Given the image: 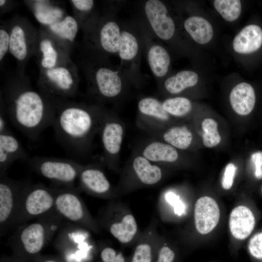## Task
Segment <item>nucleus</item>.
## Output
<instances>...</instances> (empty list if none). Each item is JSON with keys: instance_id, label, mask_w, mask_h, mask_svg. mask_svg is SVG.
Returning <instances> with one entry per match:
<instances>
[{"instance_id": "nucleus-38", "label": "nucleus", "mask_w": 262, "mask_h": 262, "mask_svg": "<svg viewBox=\"0 0 262 262\" xmlns=\"http://www.w3.org/2000/svg\"><path fill=\"white\" fill-rule=\"evenodd\" d=\"M70 2L78 16L88 14L95 6V2L92 0H72Z\"/></svg>"}, {"instance_id": "nucleus-7", "label": "nucleus", "mask_w": 262, "mask_h": 262, "mask_svg": "<svg viewBox=\"0 0 262 262\" xmlns=\"http://www.w3.org/2000/svg\"><path fill=\"white\" fill-rule=\"evenodd\" d=\"M55 190V209L66 221L95 232L98 225L90 216L75 186H53Z\"/></svg>"}, {"instance_id": "nucleus-32", "label": "nucleus", "mask_w": 262, "mask_h": 262, "mask_svg": "<svg viewBox=\"0 0 262 262\" xmlns=\"http://www.w3.org/2000/svg\"><path fill=\"white\" fill-rule=\"evenodd\" d=\"M138 108L142 114L161 121H167L169 118V114L164 109L162 103L154 98H142L138 103Z\"/></svg>"}, {"instance_id": "nucleus-9", "label": "nucleus", "mask_w": 262, "mask_h": 262, "mask_svg": "<svg viewBox=\"0 0 262 262\" xmlns=\"http://www.w3.org/2000/svg\"><path fill=\"white\" fill-rule=\"evenodd\" d=\"M9 52L20 64L37 51L39 33L25 18L16 17L9 25Z\"/></svg>"}, {"instance_id": "nucleus-40", "label": "nucleus", "mask_w": 262, "mask_h": 262, "mask_svg": "<svg viewBox=\"0 0 262 262\" xmlns=\"http://www.w3.org/2000/svg\"><path fill=\"white\" fill-rule=\"evenodd\" d=\"M236 169L237 167L233 163H229L226 165L221 182L224 189L229 190L232 187Z\"/></svg>"}, {"instance_id": "nucleus-8", "label": "nucleus", "mask_w": 262, "mask_h": 262, "mask_svg": "<svg viewBox=\"0 0 262 262\" xmlns=\"http://www.w3.org/2000/svg\"><path fill=\"white\" fill-rule=\"evenodd\" d=\"M55 209V190L43 183L31 184L20 206L14 227L38 218Z\"/></svg>"}, {"instance_id": "nucleus-14", "label": "nucleus", "mask_w": 262, "mask_h": 262, "mask_svg": "<svg viewBox=\"0 0 262 262\" xmlns=\"http://www.w3.org/2000/svg\"><path fill=\"white\" fill-rule=\"evenodd\" d=\"M220 217V209L212 197L204 196L196 201L194 209L195 224L201 234L209 233L217 225Z\"/></svg>"}, {"instance_id": "nucleus-16", "label": "nucleus", "mask_w": 262, "mask_h": 262, "mask_svg": "<svg viewBox=\"0 0 262 262\" xmlns=\"http://www.w3.org/2000/svg\"><path fill=\"white\" fill-rule=\"evenodd\" d=\"M29 158L27 152L11 131L0 134V174H6L15 161L27 162Z\"/></svg>"}, {"instance_id": "nucleus-2", "label": "nucleus", "mask_w": 262, "mask_h": 262, "mask_svg": "<svg viewBox=\"0 0 262 262\" xmlns=\"http://www.w3.org/2000/svg\"><path fill=\"white\" fill-rule=\"evenodd\" d=\"M55 102L52 127L57 139L73 153L82 154L100 128L103 113L97 107L68 99Z\"/></svg>"}, {"instance_id": "nucleus-17", "label": "nucleus", "mask_w": 262, "mask_h": 262, "mask_svg": "<svg viewBox=\"0 0 262 262\" xmlns=\"http://www.w3.org/2000/svg\"><path fill=\"white\" fill-rule=\"evenodd\" d=\"M103 114L100 129L103 147L107 159L120 151L123 140L122 126Z\"/></svg>"}, {"instance_id": "nucleus-44", "label": "nucleus", "mask_w": 262, "mask_h": 262, "mask_svg": "<svg viewBox=\"0 0 262 262\" xmlns=\"http://www.w3.org/2000/svg\"><path fill=\"white\" fill-rule=\"evenodd\" d=\"M251 160L255 167V175L257 178H262V152L258 151L251 155Z\"/></svg>"}, {"instance_id": "nucleus-35", "label": "nucleus", "mask_w": 262, "mask_h": 262, "mask_svg": "<svg viewBox=\"0 0 262 262\" xmlns=\"http://www.w3.org/2000/svg\"><path fill=\"white\" fill-rule=\"evenodd\" d=\"M217 123L213 119L205 118L202 122L204 131L202 136L203 143L207 147H213L218 145L221 137L218 131Z\"/></svg>"}, {"instance_id": "nucleus-23", "label": "nucleus", "mask_w": 262, "mask_h": 262, "mask_svg": "<svg viewBox=\"0 0 262 262\" xmlns=\"http://www.w3.org/2000/svg\"><path fill=\"white\" fill-rule=\"evenodd\" d=\"M121 30L115 20H108L100 26L98 33V42L102 50L110 54L118 53Z\"/></svg>"}, {"instance_id": "nucleus-13", "label": "nucleus", "mask_w": 262, "mask_h": 262, "mask_svg": "<svg viewBox=\"0 0 262 262\" xmlns=\"http://www.w3.org/2000/svg\"><path fill=\"white\" fill-rule=\"evenodd\" d=\"M93 82L98 94L106 99L117 96L122 89V81L118 72L106 65H99L93 70Z\"/></svg>"}, {"instance_id": "nucleus-18", "label": "nucleus", "mask_w": 262, "mask_h": 262, "mask_svg": "<svg viewBox=\"0 0 262 262\" xmlns=\"http://www.w3.org/2000/svg\"><path fill=\"white\" fill-rule=\"evenodd\" d=\"M255 225V218L246 206L239 205L231 212L229 228L232 235L238 240H244L251 233Z\"/></svg>"}, {"instance_id": "nucleus-25", "label": "nucleus", "mask_w": 262, "mask_h": 262, "mask_svg": "<svg viewBox=\"0 0 262 262\" xmlns=\"http://www.w3.org/2000/svg\"><path fill=\"white\" fill-rule=\"evenodd\" d=\"M184 27L192 38L199 44H207L213 37L212 25L202 17L192 16L187 18L184 21Z\"/></svg>"}, {"instance_id": "nucleus-28", "label": "nucleus", "mask_w": 262, "mask_h": 262, "mask_svg": "<svg viewBox=\"0 0 262 262\" xmlns=\"http://www.w3.org/2000/svg\"><path fill=\"white\" fill-rule=\"evenodd\" d=\"M143 156L150 161L158 162H174L179 156L174 147L158 141L153 142L146 147Z\"/></svg>"}, {"instance_id": "nucleus-19", "label": "nucleus", "mask_w": 262, "mask_h": 262, "mask_svg": "<svg viewBox=\"0 0 262 262\" xmlns=\"http://www.w3.org/2000/svg\"><path fill=\"white\" fill-rule=\"evenodd\" d=\"M100 223L107 226L111 234L122 244L130 242L137 231L136 220L130 213L126 214L119 220H116L102 216Z\"/></svg>"}, {"instance_id": "nucleus-12", "label": "nucleus", "mask_w": 262, "mask_h": 262, "mask_svg": "<svg viewBox=\"0 0 262 262\" xmlns=\"http://www.w3.org/2000/svg\"><path fill=\"white\" fill-rule=\"evenodd\" d=\"M144 11L152 29L159 38L168 40L173 36L175 23L163 2L159 0H147Z\"/></svg>"}, {"instance_id": "nucleus-48", "label": "nucleus", "mask_w": 262, "mask_h": 262, "mask_svg": "<svg viewBox=\"0 0 262 262\" xmlns=\"http://www.w3.org/2000/svg\"></svg>"}, {"instance_id": "nucleus-43", "label": "nucleus", "mask_w": 262, "mask_h": 262, "mask_svg": "<svg viewBox=\"0 0 262 262\" xmlns=\"http://www.w3.org/2000/svg\"><path fill=\"white\" fill-rule=\"evenodd\" d=\"M166 198L167 201L174 206L175 213L180 215L184 211V206L179 200L178 196L173 193H170L167 195Z\"/></svg>"}, {"instance_id": "nucleus-15", "label": "nucleus", "mask_w": 262, "mask_h": 262, "mask_svg": "<svg viewBox=\"0 0 262 262\" xmlns=\"http://www.w3.org/2000/svg\"><path fill=\"white\" fill-rule=\"evenodd\" d=\"M79 190L91 194L104 196L111 190V184L104 173L92 166L82 165L78 177Z\"/></svg>"}, {"instance_id": "nucleus-39", "label": "nucleus", "mask_w": 262, "mask_h": 262, "mask_svg": "<svg viewBox=\"0 0 262 262\" xmlns=\"http://www.w3.org/2000/svg\"><path fill=\"white\" fill-rule=\"evenodd\" d=\"M9 27L1 26L0 28V61L1 62L5 55L9 51Z\"/></svg>"}, {"instance_id": "nucleus-41", "label": "nucleus", "mask_w": 262, "mask_h": 262, "mask_svg": "<svg viewBox=\"0 0 262 262\" xmlns=\"http://www.w3.org/2000/svg\"><path fill=\"white\" fill-rule=\"evenodd\" d=\"M100 258L102 262H125L123 254L117 253L112 247H105L101 252Z\"/></svg>"}, {"instance_id": "nucleus-31", "label": "nucleus", "mask_w": 262, "mask_h": 262, "mask_svg": "<svg viewBox=\"0 0 262 262\" xmlns=\"http://www.w3.org/2000/svg\"><path fill=\"white\" fill-rule=\"evenodd\" d=\"M164 139L174 147L186 149L190 146L193 135L185 127H174L169 129L163 135Z\"/></svg>"}, {"instance_id": "nucleus-45", "label": "nucleus", "mask_w": 262, "mask_h": 262, "mask_svg": "<svg viewBox=\"0 0 262 262\" xmlns=\"http://www.w3.org/2000/svg\"><path fill=\"white\" fill-rule=\"evenodd\" d=\"M1 104L2 105V106H1L0 107V134L10 131L8 128L5 116L6 112L3 99Z\"/></svg>"}, {"instance_id": "nucleus-37", "label": "nucleus", "mask_w": 262, "mask_h": 262, "mask_svg": "<svg viewBox=\"0 0 262 262\" xmlns=\"http://www.w3.org/2000/svg\"><path fill=\"white\" fill-rule=\"evenodd\" d=\"M248 250L250 254L255 258L262 260V232L254 235L250 239Z\"/></svg>"}, {"instance_id": "nucleus-46", "label": "nucleus", "mask_w": 262, "mask_h": 262, "mask_svg": "<svg viewBox=\"0 0 262 262\" xmlns=\"http://www.w3.org/2000/svg\"><path fill=\"white\" fill-rule=\"evenodd\" d=\"M37 260L36 262H62L57 258L50 257L39 258Z\"/></svg>"}, {"instance_id": "nucleus-11", "label": "nucleus", "mask_w": 262, "mask_h": 262, "mask_svg": "<svg viewBox=\"0 0 262 262\" xmlns=\"http://www.w3.org/2000/svg\"><path fill=\"white\" fill-rule=\"evenodd\" d=\"M67 45L47 30L39 33L37 52L41 70L53 68L68 59Z\"/></svg>"}, {"instance_id": "nucleus-34", "label": "nucleus", "mask_w": 262, "mask_h": 262, "mask_svg": "<svg viewBox=\"0 0 262 262\" xmlns=\"http://www.w3.org/2000/svg\"><path fill=\"white\" fill-rule=\"evenodd\" d=\"M164 110L170 115L175 116L186 115L191 110L190 101L184 97H176L166 99L162 103Z\"/></svg>"}, {"instance_id": "nucleus-4", "label": "nucleus", "mask_w": 262, "mask_h": 262, "mask_svg": "<svg viewBox=\"0 0 262 262\" xmlns=\"http://www.w3.org/2000/svg\"><path fill=\"white\" fill-rule=\"evenodd\" d=\"M39 91L54 99H68L76 95L79 78L75 65L67 59L56 66L41 70Z\"/></svg>"}, {"instance_id": "nucleus-42", "label": "nucleus", "mask_w": 262, "mask_h": 262, "mask_svg": "<svg viewBox=\"0 0 262 262\" xmlns=\"http://www.w3.org/2000/svg\"><path fill=\"white\" fill-rule=\"evenodd\" d=\"M175 258L174 251L169 247L164 246L159 250L157 262H173Z\"/></svg>"}, {"instance_id": "nucleus-3", "label": "nucleus", "mask_w": 262, "mask_h": 262, "mask_svg": "<svg viewBox=\"0 0 262 262\" xmlns=\"http://www.w3.org/2000/svg\"><path fill=\"white\" fill-rule=\"evenodd\" d=\"M65 221L55 209L33 223L17 226L8 244L21 259L36 258L57 233Z\"/></svg>"}, {"instance_id": "nucleus-20", "label": "nucleus", "mask_w": 262, "mask_h": 262, "mask_svg": "<svg viewBox=\"0 0 262 262\" xmlns=\"http://www.w3.org/2000/svg\"><path fill=\"white\" fill-rule=\"evenodd\" d=\"M229 101L237 114L241 115H248L255 104L256 97L253 88L246 82L238 84L230 92Z\"/></svg>"}, {"instance_id": "nucleus-21", "label": "nucleus", "mask_w": 262, "mask_h": 262, "mask_svg": "<svg viewBox=\"0 0 262 262\" xmlns=\"http://www.w3.org/2000/svg\"><path fill=\"white\" fill-rule=\"evenodd\" d=\"M262 44V30L258 25H249L244 27L235 37L233 48L237 53L253 52Z\"/></svg>"}, {"instance_id": "nucleus-36", "label": "nucleus", "mask_w": 262, "mask_h": 262, "mask_svg": "<svg viewBox=\"0 0 262 262\" xmlns=\"http://www.w3.org/2000/svg\"><path fill=\"white\" fill-rule=\"evenodd\" d=\"M152 249L147 243L137 245L134 250L131 262H151Z\"/></svg>"}, {"instance_id": "nucleus-6", "label": "nucleus", "mask_w": 262, "mask_h": 262, "mask_svg": "<svg viewBox=\"0 0 262 262\" xmlns=\"http://www.w3.org/2000/svg\"><path fill=\"white\" fill-rule=\"evenodd\" d=\"M32 184L29 180H14L0 174V234L14 227L23 196Z\"/></svg>"}, {"instance_id": "nucleus-26", "label": "nucleus", "mask_w": 262, "mask_h": 262, "mask_svg": "<svg viewBox=\"0 0 262 262\" xmlns=\"http://www.w3.org/2000/svg\"><path fill=\"white\" fill-rule=\"evenodd\" d=\"M147 61L153 74L157 78L165 76L169 69L170 57L167 51L159 44H153L148 49Z\"/></svg>"}, {"instance_id": "nucleus-5", "label": "nucleus", "mask_w": 262, "mask_h": 262, "mask_svg": "<svg viewBox=\"0 0 262 262\" xmlns=\"http://www.w3.org/2000/svg\"><path fill=\"white\" fill-rule=\"evenodd\" d=\"M27 162L32 169L57 187L75 186L82 165L71 159L35 156Z\"/></svg>"}, {"instance_id": "nucleus-30", "label": "nucleus", "mask_w": 262, "mask_h": 262, "mask_svg": "<svg viewBox=\"0 0 262 262\" xmlns=\"http://www.w3.org/2000/svg\"><path fill=\"white\" fill-rule=\"evenodd\" d=\"M139 50V44L136 36L128 30H121L118 52L121 61L129 62L134 60Z\"/></svg>"}, {"instance_id": "nucleus-33", "label": "nucleus", "mask_w": 262, "mask_h": 262, "mask_svg": "<svg viewBox=\"0 0 262 262\" xmlns=\"http://www.w3.org/2000/svg\"><path fill=\"white\" fill-rule=\"evenodd\" d=\"M215 9L228 21L237 19L241 12V3L239 0H215L213 2Z\"/></svg>"}, {"instance_id": "nucleus-1", "label": "nucleus", "mask_w": 262, "mask_h": 262, "mask_svg": "<svg viewBox=\"0 0 262 262\" xmlns=\"http://www.w3.org/2000/svg\"><path fill=\"white\" fill-rule=\"evenodd\" d=\"M3 100L12 124L32 141L37 140L47 128L52 126L55 100L34 90L25 77L6 83Z\"/></svg>"}, {"instance_id": "nucleus-27", "label": "nucleus", "mask_w": 262, "mask_h": 262, "mask_svg": "<svg viewBox=\"0 0 262 262\" xmlns=\"http://www.w3.org/2000/svg\"><path fill=\"white\" fill-rule=\"evenodd\" d=\"M132 166L139 180L145 184H155L162 179L161 168L152 164L143 156L136 157L133 161Z\"/></svg>"}, {"instance_id": "nucleus-24", "label": "nucleus", "mask_w": 262, "mask_h": 262, "mask_svg": "<svg viewBox=\"0 0 262 262\" xmlns=\"http://www.w3.org/2000/svg\"><path fill=\"white\" fill-rule=\"evenodd\" d=\"M79 28L77 19L70 15L65 16L62 19L46 27L52 35L68 45L74 42Z\"/></svg>"}, {"instance_id": "nucleus-22", "label": "nucleus", "mask_w": 262, "mask_h": 262, "mask_svg": "<svg viewBox=\"0 0 262 262\" xmlns=\"http://www.w3.org/2000/svg\"><path fill=\"white\" fill-rule=\"evenodd\" d=\"M30 6L36 20L46 27L62 19L66 15L59 5L48 0L29 1Z\"/></svg>"}, {"instance_id": "nucleus-47", "label": "nucleus", "mask_w": 262, "mask_h": 262, "mask_svg": "<svg viewBox=\"0 0 262 262\" xmlns=\"http://www.w3.org/2000/svg\"><path fill=\"white\" fill-rule=\"evenodd\" d=\"M21 259L17 258V259H5L2 262H22V261H20Z\"/></svg>"}, {"instance_id": "nucleus-29", "label": "nucleus", "mask_w": 262, "mask_h": 262, "mask_svg": "<svg viewBox=\"0 0 262 262\" xmlns=\"http://www.w3.org/2000/svg\"><path fill=\"white\" fill-rule=\"evenodd\" d=\"M198 79V75L196 72L182 70L167 78L164 82V86L170 93L178 94L187 88L195 85Z\"/></svg>"}, {"instance_id": "nucleus-10", "label": "nucleus", "mask_w": 262, "mask_h": 262, "mask_svg": "<svg viewBox=\"0 0 262 262\" xmlns=\"http://www.w3.org/2000/svg\"><path fill=\"white\" fill-rule=\"evenodd\" d=\"M85 228L66 220L58 231L56 247L65 255L67 262H78L87 247L88 235Z\"/></svg>"}]
</instances>
